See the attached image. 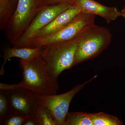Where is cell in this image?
I'll list each match as a JSON object with an SVG mask.
<instances>
[{"instance_id":"1","label":"cell","mask_w":125,"mask_h":125,"mask_svg":"<svg viewBox=\"0 0 125 125\" xmlns=\"http://www.w3.org/2000/svg\"><path fill=\"white\" fill-rule=\"evenodd\" d=\"M20 62L22 70L21 82L11 84L0 83V90L23 89L41 95L56 94L60 88L58 81L49 73L40 55L29 62L20 59Z\"/></svg>"},{"instance_id":"21","label":"cell","mask_w":125,"mask_h":125,"mask_svg":"<svg viewBox=\"0 0 125 125\" xmlns=\"http://www.w3.org/2000/svg\"></svg>"},{"instance_id":"17","label":"cell","mask_w":125,"mask_h":125,"mask_svg":"<svg viewBox=\"0 0 125 125\" xmlns=\"http://www.w3.org/2000/svg\"><path fill=\"white\" fill-rule=\"evenodd\" d=\"M11 112L5 91L0 92V120L5 118Z\"/></svg>"},{"instance_id":"11","label":"cell","mask_w":125,"mask_h":125,"mask_svg":"<svg viewBox=\"0 0 125 125\" xmlns=\"http://www.w3.org/2000/svg\"><path fill=\"white\" fill-rule=\"evenodd\" d=\"M40 47L35 48H18L13 47L4 49L3 57L4 61L0 70V75H4V66L7 61L13 57H18L25 62H29L40 55Z\"/></svg>"},{"instance_id":"14","label":"cell","mask_w":125,"mask_h":125,"mask_svg":"<svg viewBox=\"0 0 125 125\" xmlns=\"http://www.w3.org/2000/svg\"><path fill=\"white\" fill-rule=\"evenodd\" d=\"M91 118L93 125H122L123 122L112 115L101 112L91 113Z\"/></svg>"},{"instance_id":"5","label":"cell","mask_w":125,"mask_h":125,"mask_svg":"<svg viewBox=\"0 0 125 125\" xmlns=\"http://www.w3.org/2000/svg\"><path fill=\"white\" fill-rule=\"evenodd\" d=\"M39 10L35 0H18L15 11L4 30L5 37L12 45L24 32Z\"/></svg>"},{"instance_id":"15","label":"cell","mask_w":125,"mask_h":125,"mask_svg":"<svg viewBox=\"0 0 125 125\" xmlns=\"http://www.w3.org/2000/svg\"><path fill=\"white\" fill-rule=\"evenodd\" d=\"M35 117L38 125H57L50 112L39 103Z\"/></svg>"},{"instance_id":"9","label":"cell","mask_w":125,"mask_h":125,"mask_svg":"<svg viewBox=\"0 0 125 125\" xmlns=\"http://www.w3.org/2000/svg\"><path fill=\"white\" fill-rule=\"evenodd\" d=\"M81 12V10L78 6L75 5L71 6L59 14L47 25L39 30L31 40L43 37L58 32L69 24Z\"/></svg>"},{"instance_id":"20","label":"cell","mask_w":125,"mask_h":125,"mask_svg":"<svg viewBox=\"0 0 125 125\" xmlns=\"http://www.w3.org/2000/svg\"><path fill=\"white\" fill-rule=\"evenodd\" d=\"M121 16L123 17L125 19V5L124 8L121 11Z\"/></svg>"},{"instance_id":"19","label":"cell","mask_w":125,"mask_h":125,"mask_svg":"<svg viewBox=\"0 0 125 125\" xmlns=\"http://www.w3.org/2000/svg\"><path fill=\"white\" fill-rule=\"evenodd\" d=\"M23 125H38L34 115H29Z\"/></svg>"},{"instance_id":"18","label":"cell","mask_w":125,"mask_h":125,"mask_svg":"<svg viewBox=\"0 0 125 125\" xmlns=\"http://www.w3.org/2000/svg\"><path fill=\"white\" fill-rule=\"evenodd\" d=\"M37 7L39 9L51 6L62 3H67L74 5L77 0H35Z\"/></svg>"},{"instance_id":"10","label":"cell","mask_w":125,"mask_h":125,"mask_svg":"<svg viewBox=\"0 0 125 125\" xmlns=\"http://www.w3.org/2000/svg\"><path fill=\"white\" fill-rule=\"evenodd\" d=\"M74 5L80 9L81 12L100 16L107 23L121 16V11L116 7L106 6L94 0H77Z\"/></svg>"},{"instance_id":"12","label":"cell","mask_w":125,"mask_h":125,"mask_svg":"<svg viewBox=\"0 0 125 125\" xmlns=\"http://www.w3.org/2000/svg\"><path fill=\"white\" fill-rule=\"evenodd\" d=\"M18 0H0V31L5 30L15 11Z\"/></svg>"},{"instance_id":"3","label":"cell","mask_w":125,"mask_h":125,"mask_svg":"<svg viewBox=\"0 0 125 125\" xmlns=\"http://www.w3.org/2000/svg\"><path fill=\"white\" fill-rule=\"evenodd\" d=\"M112 38L106 27L94 24L86 29L80 36L74 66L97 57L108 47Z\"/></svg>"},{"instance_id":"13","label":"cell","mask_w":125,"mask_h":125,"mask_svg":"<svg viewBox=\"0 0 125 125\" xmlns=\"http://www.w3.org/2000/svg\"><path fill=\"white\" fill-rule=\"evenodd\" d=\"M64 125H93L91 113L83 112H69Z\"/></svg>"},{"instance_id":"16","label":"cell","mask_w":125,"mask_h":125,"mask_svg":"<svg viewBox=\"0 0 125 125\" xmlns=\"http://www.w3.org/2000/svg\"><path fill=\"white\" fill-rule=\"evenodd\" d=\"M29 115L11 112L5 118L0 120V125H23Z\"/></svg>"},{"instance_id":"7","label":"cell","mask_w":125,"mask_h":125,"mask_svg":"<svg viewBox=\"0 0 125 125\" xmlns=\"http://www.w3.org/2000/svg\"><path fill=\"white\" fill-rule=\"evenodd\" d=\"M72 5L62 3L40 9L22 35L12 44L15 47H26L33 37L59 14Z\"/></svg>"},{"instance_id":"8","label":"cell","mask_w":125,"mask_h":125,"mask_svg":"<svg viewBox=\"0 0 125 125\" xmlns=\"http://www.w3.org/2000/svg\"><path fill=\"white\" fill-rule=\"evenodd\" d=\"M5 91L11 112L35 115L39 105L36 94L23 89Z\"/></svg>"},{"instance_id":"6","label":"cell","mask_w":125,"mask_h":125,"mask_svg":"<svg viewBox=\"0 0 125 125\" xmlns=\"http://www.w3.org/2000/svg\"><path fill=\"white\" fill-rule=\"evenodd\" d=\"M97 77L96 75L89 80L75 85L69 92L61 94L41 95L35 94L39 102L50 112L57 125H64L72 99L87 84Z\"/></svg>"},{"instance_id":"4","label":"cell","mask_w":125,"mask_h":125,"mask_svg":"<svg viewBox=\"0 0 125 125\" xmlns=\"http://www.w3.org/2000/svg\"><path fill=\"white\" fill-rule=\"evenodd\" d=\"M96 15L81 12L62 29L51 35L31 40L26 47L35 48L44 45L64 42L75 38L86 29L95 24Z\"/></svg>"},{"instance_id":"2","label":"cell","mask_w":125,"mask_h":125,"mask_svg":"<svg viewBox=\"0 0 125 125\" xmlns=\"http://www.w3.org/2000/svg\"><path fill=\"white\" fill-rule=\"evenodd\" d=\"M80 34L67 42L40 47V56L49 73L56 80L62 72L74 66Z\"/></svg>"}]
</instances>
